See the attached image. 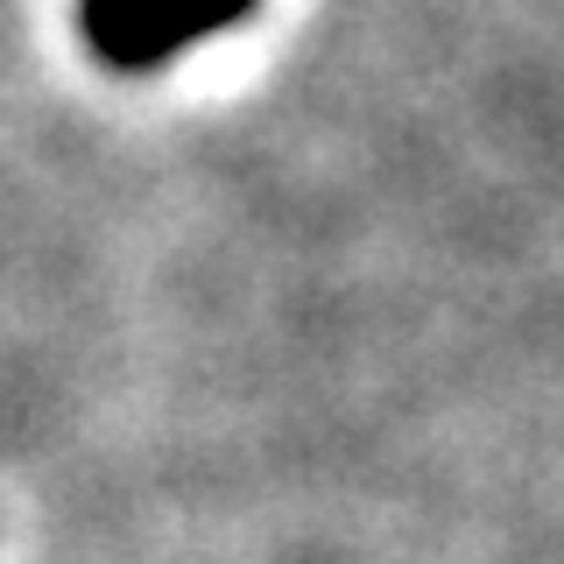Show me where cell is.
<instances>
[{
    "label": "cell",
    "instance_id": "obj_1",
    "mask_svg": "<svg viewBox=\"0 0 564 564\" xmlns=\"http://www.w3.org/2000/svg\"><path fill=\"white\" fill-rule=\"evenodd\" d=\"M247 14H254V0H78L85 43L113 70H163L191 43L247 22Z\"/></svg>",
    "mask_w": 564,
    "mask_h": 564
}]
</instances>
